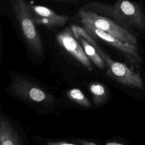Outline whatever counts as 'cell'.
<instances>
[{
	"label": "cell",
	"mask_w": 145,
	"mask_h": 145,
	"mask_svg": "<svg viewBox=\"0 0 145 145\" xmlns=\"http://www.w3.org/2000/svg\"><path fill=\"white\" fill-rule=\"evenodd\" d=\"M85 7L113 19L135 36L145 31V12L135 2L116 0L113 5L91 2Z\"/></svg>",
	"instance_id": "6da1fadb"
},
{
	"label": "cell",
	"mask_w": 145,
	"mask_h": 145,
	"mask_svg": "<svg viewBox=\"0 0 145 145\" xmlns=\"http://www.w3.org/2000/svg\"><path fill=\"white\" fill-rule=\"evenodd\" d=\"M8 1L22 36L29 49L35 55L41 57L44 53L42 40L30 13L27 1Z\"/></svg>",
	"instance_id": "7a4b0ae2"
},
{
	"label": "cell",
	"mask_w": 145,
	"mask_h": 145,
	"mask_svg": "<svg viewBox=\"0 0 145 145\" xmlns=\"http://www.w3.org/2000/svg\"><path fill=\"white\" fill-rule=\"evenodd\" d=\"M77 15L83 25L99 29L124 42L138 46L136 36L113 19L85 7L79 10Z\"/></svg>",
	"instance_id": "3957f363"
},
{
	"label": "cell",
	"mask_w": 145,
	"mask_h": 145,
	"mask_svg": "<svg viewBox=\"0 0 145 145\" xmlns=\"http://www.w3.org/2000/svg\"><path fill=\"white\" fill-rule=\"evenodd\" d=\"M106 65L107 76L118 83L130 88L144 90V84L139 71L134 70L125 63L113 60L100 46L96 49Z\"/></svg>",
	"instance_id": "277c9868"
},
{
	"label": "cell",
	"mask_w": 145,
	"mask_h": 145,
	"mask_svg": "<svg viewBox=\"0 0 145 145\" xmlns=\"http://www.w3.org/2000/svg\"><path fill=\"white\" fill-rule=\"evenodd\" d=\"M11 89L12 93L19 98L46 106L53 105L55 101L52 94L35 82L23 77L13 79Z\"/></svg>",
	"instance_id": "5b68a950"
},
{
	"label": "cell",
	"mask_w": 145,
	"mask_h": 145,
	"mask_svg": "<svg viewBox=\"0 0 145 145\" xmlns=\"http://www.w3.org/2000/svg\"><path fill=\"white\" fill-rule=\"evenodd\" d=\"M83 27L94 39H100L109 46L114 48L132 66L138 68L141 65L142 58L139 55L137 46L124 42L95 27L84 25Z\"/></svg>",
	"instance_id": "8992f818"
},
{
	"label": "cell",
	"mask_w": 145,
	"mask_h": 145,
	"mask_svg": "<svg viewBox=\"0 0 145 145\" xmlns=\"http://www.w3.org/2000/svg\"><path fill=\"white\" fill-rule=\"evenodd\" d=\"M58 43L66 52L70 53L88 70H92L91 60L86 55L83 48L79 42L70 27H66L56 36Z\"/></svg>",
	"instance_id": "52a82bcc"
},
{
	"label": "cell",
	"mask_w": 145,
	"mask_h": 145,
	"mask_svg": "<svg viewBox=\"0 0 145 145\" xmlns=\"http://www.w3.org/2000/svg\"><path fill=\"white\" fill-rule=\"evenodd\" d=\"M28 8L36 25H44L49 29L62 27L69 19L68 16L57 14L45 6L28 4Z\"/></svg>",
	"instance_id": "ba28073f"
},
{
	"label": "cell",
	"mask_w": 145,
	"mask_h": 145,
	"mask_svg": "<svg viewBox=\"0 0 145 145\" xmlns=\"http://www.w3.org/2000/svg\"><path fill=\"white\" fill-rule=\"evenodd\" d=\"M1 145H22L23 141L15 127L4 116H0Z\"/></svg>",
	"instance_id": "9c48e42d"
},
{
	"label": "cell",
	"mask_w": 145,
	"mask_h": 145,
	"mask_svg": "<svg viewBox=\"0 0 145 145\" xmlns=\"http://www.w3.org/2000/svg\"><path fill=\"white\" fill-rule=\"evenodd\" d=\"M78 40L82 45L86 55L98 69L104 70L106 68V65L104 61L91 44L82 37H80Z\"/></svg>",
	"instance_id": "30bf717a"
},
{
	"label": "cell",
	"mask_w": 145,
	"mask_h": 145,
	"mask_svg": "<svg viewBox=\"0 0 145 145\" xmlns=\"http://www.w3.org/2000/svg\"><path fill=\"white\" fill-rule=\"evenodd\" d=\"M89 90L92 95L93 104L96 106L101 105L107 100L108 91L101 83H91L89 86Z\"/></svg>",
	"instance_id": "8fae6325"
},
{
	"label": "cell",
	"mask_w": 145,
	"mask_h": 145,
	"mask_svg": "<svg viewBox=\"0 0 145 145\" xmlns=\"http://www.w3.org/2000/svg\"><path fill=\"white\" fill-rule=\"evenodd\" d=\"M66 95L70 100L80 106L84 108H91L92 106L90 101L79 89H71L67 92Z\"/></svg>",
	"instance_id": "7c38bea8"
},
{
	"label": "cell",
	"mask_w": 145,
	"mask_h": 145,
	"mask_svg": "<svg viewBox=\"0 0 145 145\" xmlns=\"http://www.w3.org/2000/svg\"><path fill=\"white\" fill-rule=\"evenodd\" d=\"M47 145H76L78 144L76 142H69L66 140H61V141H49L46 142Z\"/></svg>",
	"instance_id": "4fadbf2b"
},
{
	"label": "cell",
	"mask_w": 145,
	"mask_h": 145,
	"mask_svg": "<svg viewBox=\"0 0 145 145\" xmlns=\"http://www.w3.org/2000/svg\"><path fill=\"white\" fill-rule=\"evenodd\" d=\"M76 142L78 143V144H82V145H97V143L93 142H89L88 140H82V139H77L76 140Z\"/></svg>",
	"instance_id": "5bb4252c"
},
{
	"label": "cell",
	"mask_w": 145,
	"mask_h": 145,
	"mask_svg": "<svg viewBox=\"0 0 145 145\" xmlns=\"http://www.w3.org/2000/svg\"><path fill=\"white\" fill-rule=\"evenodd\" d=\"M53 1H55L57 2H65V3H78L81 0H51Z\"/></svg>",
	"instance_id": "9a60e30c"
},
{
	"label": "cell",
	"mask_w": 145,
	"mask_h": 145,
	"mask_svg": "<svg viewBox=\"0 0 145 145\" xmlns=\"http://www.w3.org/2000/svg\"><path fill=\"white\" fill-rule=\"evenodd\" d=\"M106 145H123L125 144L124 143H122L120 142H110L105 143Z\"/></svg>",
	"instance_id": "2e32d148"
}]
</instances>
